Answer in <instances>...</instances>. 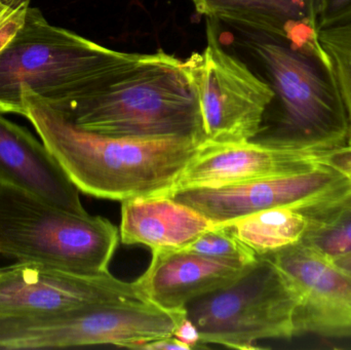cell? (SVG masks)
I'll list each match as a JSON object with an SVG mask.
<instances>
[{
  "instance_id": "obj_5",
  "label": "cell",
  "mask_w": 351,
  "mask_h": 350,
  "mask_svg": "<svg viewBox=\"0 0 351 350\" xmlns=\"http://www.w3.org/2000/svg\"><path fill=\"white\" fill-rule=\"evenodd\" d=\"M121 240L101 216L65 211L30 193L0 184V255L84 273H108Z\"/></svg>"
},
{
  "instance_id": "obj_10",
  "label": "cell",
  "mask_w": 351,
  "mask_h": 350,
  "mask_svg": "<svg viewBox=\"0 0 351 350\" xmlns=\"http://www.w3.org/2000/svg\"><path fill=\"white\" fill-rule=\"evenodd\" d=\"M351 181L334 168L256 179L219 187L177 189L168 197L197 211L216 224L274 208H303L346 192Z\"/></svg>"
},
{
  "instance_id": "obj_15",
  "label": "cell",
  "mask_w": 351,
  "mask_h": 350,
  "mask_svg": "<svg viewBox=\"0 0 351 350\" xmlns=\"http://www.w3.org/2000/svg\"><path fill=\"white\" fill-rule=\"evenodd\" d=\"M252 266L231 264L187 250L152 253L147 271L136 284L150 303L167 312H182L195 298L234 283Z\"/></svg>"
},
{
  "instance_id": "obj_4",
  "label": "cell",
  "mask_w": 351,
  "mask_h": 350,
  "mask_svg": "<svg viewBox=\"0 0 351 350\" xmlns=\"http://www.w3.org/2000/svg\"><path fill=\"white\" fill-rule=\"evenodd\" d=\"M278 112L256 139L282 149L321 154L348 145L350 119L331 62L278 39L253 33Z\"/></svg>"
},
{
  "instance_id": "obj_3",
  "label": "cell",
  "mask_w": 351,
  "mask_h": 350,
  "mask_svg": "<svg viewBox=\"0 0 351 350\" xmlns=\"http://www.w3.org/2000/svg\"><path fill=\"white\" fill-rule=\"evenodd\" d=\"M141 53L114 51L53 26L29 6L0 47V113H22V95L45 102L78 96L133 65Z\"/></svg>"
},
{
  "instance_id": "obj_11",
  "label": "cell",
  "mask_w": 351,
  "mask_h": 350,
  "mask_svg": "<svg viewBox=\"0 0 351 350\" xmlns=\"http://www.w3.org/2000/svg\"><path fill=\"white\" fill-rule=\"evenodd\" d=\"M262 257L280 269L295 292V335L351 337L350 275L300 242Z\"/></svg>"
},
{
  "instance_id": "obj_21",
  "label": "cell",
  "mask_w": 351,
  "mask_h": 350,
  "mask_svg": "<svg viewBox=\"0 0 351 350\" xmlns=\"http://www.w3.org/2000/svg\"><path fill=\"white\" fill-rule=\"evenodd\" d=\"M31 0H0V47L20 26Z\"/></svg>"
},
{
  "instance_id": "obj_13",
  "label": "cell",
  "mask_w": 351,
  "mask_h": 350,
  "mask_svg": "<svg viewBox=\"0 0 351 350\" xmlns=\"http://www.w3.org/2000/svg\"><path fill=\"white\" fill-rule=\"evenodd\" d=\"M196 12L331 62L319 42L322 0H192Z\"/></svg>"
},
{
  "instance_id": "obj_18",
  "label": "cell",
  "mask_w": 351,
  "mask_h": 350,
  "mask_svg": "<svg viewBox=\"0 0 351 350\" xmlns=\"http://www.w3.org/2000/svg\"><path fill=\"white\" fill-rule=\"evenodd\" d=\"M235 236L259 257L300 242L307 219L298 208L282 207L257 212L228 222Z\"/></svg>"
},
{
  "instance_id": "obj_22",
  "label": "cell",
  "mask_w": 351,
  "mask_h": 350,
  "mask_svg": "<svg viewBox=\"0 0 351 350\" xmlns=\"http://www.w3.org/2000/svg\"><path fill=\"white\" fill-rule=\"evenodd\" d=\"M351 21V0H322L319 29Z\"/></svg>"
},
{
  "instance_id": "obj_12",
  "label": "cell",
  "mask_w": 351,
  "mask_h": 350,
  "mask_svg": "<svg viewBox=\"0 0 351 350\" xmlns=\"http://www.w3.org/2000/svg\"><path fill=\"white\" fill-rule=\"evenodd\" d=\"M319 166L317 154L282 149L258 139L239 143H202L171 191L299 174Z\"/></svg>"
},
{
  "instance_id": "obj_23",
  "label": "cell",
  "mask_w": 351,
  "mask_h": 350,
  "mask_svg": "<svg viewBox=\"0 0 351 350\" xmlns=\"http://www.w3.org/2000/svg\"><path fill=\"white\" fill-rule=\"evenodd\" d=\"M317 160L319 164L338 171L351 181V146L317 154Z\"/></svg>"
},
{
  "instance_id": "obj_19",
  "label": "cell",
  "mask_w": 351,
  "mask_h": 350,
  "mask_svg": "<svg viewBox=\"0 0 351 350\" xmlns=\"http://www.w3.org/2000/svg\"><path fill=\"white\" fill-rule=\"evenodd\" d=\"M319 42L329 55L350 119L351 146V21L319 29Z\"/></svg>"
},
{
  "instance_id": "obj_24",
  "label": "cell",
  "mask_w": 351,
  "mask_h": 350,
  "mask_svg": "<svg viewBox=\"0 0 351 350\" xmlns=\"http://www.w3.org/2000/svg\"><path fill=\"white\" fill-rule=\"evenodd\" d=\"M174 337L184 345H187L190 349L202 347L197 328L187 318L186 314L178 322L175 329Z\"/></svg>"
},
{
  "instance_id": "obj_7",
  "label": "cell",
  "mask_w": 351,
  "mask_h": 350,
  "mask_svg": "<svg viewBox=\"0 0 351 350\" xmlns=\"http://www.w3.org/2000/svg\"><path fill=\"white\" fill-rule=\"evenodd\" d=\"M185 314V310L170 312L135 300L51 316L0 318V349L106 345L140 349L146 343L174 336Z\"/></svg>"
},
{
  "instance_id": "obj_25",
  "label": "cell",
  "mask_w": 351,
  "mask_h": 350,
  "mask_svg": "<svg viewBox=\"0 0 351 350\" xmlns=\"http://www.w3.org/2000/svg\"><path fill=\"white\" fill-rule=\"evenodd\" d=\"M140 349L152 350H190L187 345L178 340L174 336L168 337V338L158 339V340L152 341V342L146 343Z\"/></svg>"
},
{
  "instance_id": "obj_8",
  "label": "cell",
  "mask_w": 351,
  "mask_h": 350,
  "mask_svg": "<svg viewBox=\"0 0 351 350\" xmlns=\"http://www.w3.org/2000/svg\"><path fill=\"white\" fill-rule=\"evenodd\" d=\"M217 22L208 18L206 47L184 61L197 96L204 143L251 141L261 133L274 92L223 49Z\"/></svg>"
},
{
  "instance_id": "obj_14",
  "label": "cell",
  "mask_w": 351,
  "mask_h": 350,
  "mask_svg": "<svg viewBox=\"0 0 351 350\" xmlns=\"http://www.w3.org/2000/svg\"><path fill=\"white\" fill-rule=\"evenodd\" d=\"M0 184L30 193L71 213L88 214L80 201V190L45 144L1 113Z\"/></svg>"
},
{
  "instance_id": "obj_20",
  "label": "cell",
  "mask_w": 351,
  "mask_h": 350,
  "mask_svg": "<svg viewBox=\"0 0 351 350\" xmlns=\"http://www.w3.org/2000/svg\"><path fill=\"white\" fill-rule=\"evenodd\" d=\"M184 250L243 267L252 266L259 259L251 248L235 236L228 224L215 226Z\"/></svg>"
},
{
  "instance_id": "obj_2",
  "label": "cell",
  "mask_w": 351,
  "mask_h": 350,
  "mask_svg": "<svg viewBox=\"0 0 351 350\" xmlns=\"http://www.w3.org/2000/svg\"><path fill=\"white\" fill-rule=\"evenodd\" d=\"M49 104L93 133L139 139L195 138L204 143L191 78L184 61L165 51L141 53L133 65L96 88Z\"/></svg>"
},
{
  "instance_id": "obj_26",
  "label": "cell",
  "mask_w": 351,
  "mask_h": 350,
  "mask_svg": "<svg viewBox=\"0 0 351 350\" xmlns=\"http://www.w3.org/2000/svg\"><path fill=\"white\" fill-rule=\"evenodd\" d=\"M332 262H333L338 268L341 269L346 275L351 277V253L350 254L346 255V256L342 257V258L332 261Z\"/></svg>"
},
{
  "instance_id": "obj_9",
  "label": "cell",
  "mask_w": 351,
  "mask_h": 350,
  "mask_svg": "<svg viewBox=\"0 0 351 350\" xmlns=\"http://www.w3.org/2000/svg\"><path fill=\"white\" fill-rule=\"evenodd\" d=\"M147 301L136 282L37 262L0 268V318L51 316L92 306ZM148 302V301H147Z\"/></svg>"
},
{
  "instance_id": "obj_6",
  "label": "cell",
  "mask_w": 351,
  "mask_h": 350,
  "mask_svg": "<svg viewBox=\"0 0 351 350\" xmlns=\"http://www.w3.org/2000/svg\"><path fill=\"white\" fill-rule=\"evenodd\" d=\"M295 292L266 257L237 281L190 301L186 316L195 325L202 345L257 349L262 339L295 336Z\"/></svg>"
},
{
  "instance_id": "obj_1",
  "label": "cell",
  "mask_w": 351,
  "mask_h": 350,
  "mask_svg": "<svg viewBox=\"0 0 351 350\" xmlns=\"http://www.w3.org/2000/svg\"><path fill=\"white\" fill-rule=\"evenodd\" d=\"M26 117L80 192L123 201L170 192L204 142L195 138L112 137L74 125L49 103L22 95Z\"/></svg>"
},
{
  "instance_id": "obj_17",
  "label": "cell",
  "mask_w": 351,
  "mask_h": 350,
  "mask_svg": "<svg viewBox=\"0 0 351 350\" xmlns=\"http://www.w3.org/2000/svg\"><path fill=\"white\" fill-rule=\"evenodd\" d=\"M307 219L300 244L335 261L351 253V188L322 203L298 208Z\"/></svg>"
},
{
  "instance_id": "obj_16",
  "label": "cell",
  "mask_w": 351,
  "mask_h": 350,
  "mask_svg": "<svg viewBox=\"0 0 351 350\" xmlns=\"http://www.w3.org/2000/svg\"><path fill=\"white\" fill-rule=\"evenodd\" d=\"M215 226L195 210L168 195H148L121 201V242L144 246L152 253L184 250Z\"/></svg>"
}]
</instances>
